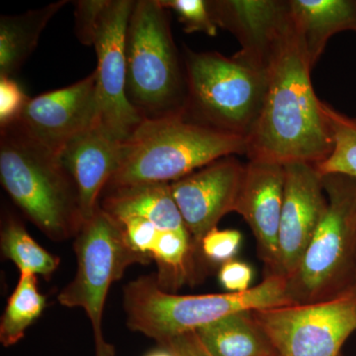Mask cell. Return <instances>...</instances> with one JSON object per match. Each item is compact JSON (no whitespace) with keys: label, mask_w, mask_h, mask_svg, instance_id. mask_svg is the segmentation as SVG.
<instances>
[{"label":"cell","mask_w":356,"mask_h":356,"mask_svg":"<svg viewBox=\"0 0 356 356\" xmlns=\"http://www.w3.org/2000/svg\"><path fill=\"white\" fill-rule=\"evenodd\" d=\"M311 70L292 28L269 67L264 107L247 139L250 161L318 165L331 156L334 137Z\"/></svg>","instance_id":"obj_1"},{"label":"cell","mask_w":356,"mask_h":356,"mask_svg":"<svg viewBox=\"0 0 356 356\" xmlns=\"http://www.w3.org/2000/svg\"><path fill=\"white\" fill-rule=\"evenodd\" d=\"M247 152L245 138L188 120L184 113L144 119L122 143L120 168L105 188L172 184L217 159Z\"/></svg>","instance_id":"obj_2"},{"label":"cell","mask_w":356,"mask_h":356,"mask_svg":"<svg viewBox=\"0 0 356 356\" xmlns=\"http://www.w3.org/2000/svg\"><path fill=\"white\" fill-rule=\"evenodd\" d=\"M0 179L14 203L48 238H76L84 221L74 178L58 154L13 124L1 129Z\"/></svg>","instance_id":"obj_3"},{"label":"cell","mask_w":356,"mask_h":356,"mask_svg":"<svg viewBox=\"0 0 356 356\" xmlns=\"http://www.w3.org/2000/svg\"><path fill=\"white\" fill-rule=\"evenodd\" d=\"M294 305L287 277L268 275L245 292L177 295L159 287L156 275L131 281L123 293L127 325L134 332L163 343L238 312Z\"/></svg>","instance_id":"obj_4"},{"label":"cell","mask_w":356,"mask_h":356,"mask_svg":"<svg viewBox=\"0 0 356 356\" xmlns=\"http://www.w3.org/2000/svg\"><path fill=\"white\" fill-rule=\"evenodd\" d=\"M188 120L248 139L259 120L269 84V69L238 53H196L184 48Z\"/></svg>","instance_id":"obj_5"},{"label":"cell","mask_w":356,"mask_h":356,"mask_svg":"<svg viewBox=\"0 0 356 356\" xmlns=\"http://www.w3.org/2000/svg\"><path fill=\"white\" fill-rule=\"evenodd\" d=\"M126 95L143 118L184 113L187 97L168 10L159 0L135 1L126 30Z\"/></svg>","instance_id":"obj_6"},{"label":"cell","mask_w":356,"mask_h":356,"mask_svg":"<svg viewBox=\"0 0 356 356\" xmlns=\"http://www.w3.org/2000/svg\"><path fill=\"white\" fill-rule=\"evenodd\" d=\"M327 207L298 268L287 280L294 305L337 298L356 285V178L323 175Z\"/></svg>","instance_id":"obj_7"},{"label":"cell","mask_w":356,"mask_h":356,"mask_svg":"<svg viewBox=\"0 0 356 356\" xmlns=\"http://www.w3.org/2000/svg\"><path fill=\"white\" fill-rule=\"evenodd\" d=\"M74 252L76 276L58 294V302L86 311L92 325L96 356H115L114 346L105 341L102 332L103 309L110 286L123 277L129 266L149 264L153 259L130 245L123 226L100 205L77 233Z\"/></svg>","instance_id":"obj_8"},{"label":"cell","mask_w":356,"mask_h":356,"mask_svg":"<svg viewBox=\"0 0 356 356\" xmlns=\"http://www.w3.org/2000/svg\"><path fill=\"white\" fill-rule=\"evenodd\" d=\"M252 314L280 356H341L356 332V287L327 301Z\"/></svg>","instance_id":"obj_9"},{"label":"cell","mask_w":356,"mask_h":356,"mask_svg":"<svg viewBox=\"0 0 356 356\" xmlns=\"http://www.w3.org/2000/svg\"><path fill=\"white\" fill-rule=\"evenodd\" d=\"M134 3L132 0H108L96 25L93 42L99 123L121 142L145 119L126 95V30Z\"/></svg>","instance_id":"obj_10"},{"label":"cell","mask_w":356,"mask_h":356,"mask_svg":"<svg viewBox=\"0 0 356 356\" xmlns=\"http://www.w3.org/2000/svg\"><path fill=\"white\" fill-rule=\"evenodd\" d=\"M98 122L99 105L93 72L72 86L29 99L13 125L58 154L70 140Z\"/></svg>","instance_id":"obj_11"},{"label":"cell","mask_w":356,"mask_h":356,"mask_svg":"<svg viewBox=\"0 0 356 356\" xmlns=\"http://www.w3.org/2000/svg\"><path fill=\"white\" fill-rule=\"evenodd\" d=\"M245 165L225 156L170 184L173 199L192 240L200 250L204 236L225 215L235 212Z\"/></svg>","instance_id":"obj_12"},{"label":"cell","mask_w":356,"mask_h":356,"mask_svg":"<svg viewBox=\"0 0 356 356\" xmlns=\"http://www.w3.org/2000/svg\"><path fill=\"white\" fill-rule=\"evenodd\" d=\"M284 201L278 248L280 273L291 277L317 231L327 207L323 175L317 166L295 163L285 165Z\"/></svg>","instance_id":"obj_13"},{"label":"cell","mask_w":356,"mask_h":356,"mask_svg":"<svg viewBox=\"0 0 356 356\" xmlns=\"http://www.w3.org/2000/svg\"><path fill=\"white\" fill-rule=\"evenodd\" d=\"M208 6L217 27L240 42L238 55L267 69L292 31L289 1L213 0Z\"/></svg>","instance_id":"obj_14"},{"label":"cell","mask_w":356,"mask_h":356,"mask_svg":"<svg viewBox=\"0 0 356 356\" xmlns=\"http://www.w3.org/2000/svg\"><path fill=\"white\" fill-rule=\"evenodd\" d=\"M285 165L267 161L245 165L242 188L235 212L248 222L257 243V254L267 276L280 273L278 236L284 201Z\"/></svg>","instance_id":"obj_15"},{"label":"cell","mask_w":356,"mask_h":356,"mask_svg":"<svg viewBox=\"0 0 356 356\" xmlns=\"http://www.w3.org/2000/svg\"><path fill=\"white\" fill-rule=\"evenodd\" d=\"M122 143L98 122L58 154L79 189L83 221L95 215L105 187L120 168Z\"/></svg>","instance_id":"obj_16"},{"label":"cell","mask_w":356,"mask_h":356,"mask_svg":"<svg viewBox=\"0 0 356 356\" xmlns=\"http://www.w3.org/2000/svg\"><path fill=\"white\" fill-rule=\"evenodd\" d=\"M289 6L293 31L312 69L334 35L356 32L355 0H290Z\"/></svg>","instance_id":"obj_17"},{"label":"cell","mask_w":356,"mask_h":356,"mask_svg":"<svg viewBox=\"0 0 356 356\" xmlns=\"http://www.w3.org/2000/svg\"><path fill=\"white\" fill-rule=\"evenodd\" d=\"M103 193L100 207L117 221L127 217H142L163 231L187 229L173 199L170 184L146 182L124 185L105 188Z\"/></svg>","instance_id":"obj_18"},{"label":"cell","mask_w":356,"mask_h":356,"mask_svg":"<svg viewBox=\"0 0 356 356\" xmlns=\"http://www.w3.org/2000/svg\"><path fill=\"white\" fill-rule=\"evenodd\" d=\"M67 3L55 2L35 10L0 17V76L14 77L38 44L51 18Z\"/></svg>","instance_id":"obj_19"},{"label":"cell","mask_w":356,"mask_h":356,"mask_svg":"<svg viewBox=\"0 0 356 356\" xmlns=\"http://www.w3.org/2000/svg\"><path fill=\"white\" fill-rule=\"evenodd\" d=\"M195 332L212 356H268L276 353L252 311L231 314Z\"/></svg>","instance_id":"obj_20"},{"label":"cell","mask_w":356,"mask_h":356,"mask_svg":"<svg viewBox=\"0 0 356 356\" xmlns=\"http://www.w3.org/2000/svg\"><path fill=\"white\" fill-rule=\"evenodd\" d=\"M44 306L46 298L39 292L36 275L20 274L0 323L1 343L6 348L17 343L26 330L41 315Z\"/></svg>","instance_id":"obj_21"},{"label":"cell","mask_w":356,"mask_h":356,"mask_svg":"<svg viewBox=\"0 0 356 356\" xmlns=\"http://www.w3.org/2000/svg\"><path fill=\"white\" fill-rule=\"evenodd\" d=\"M1 250L19 269L20 274L51 275L60 264V259L47 252L33 240L24 225L9 218L1 232Z\"/></svg>","instance_id":"obj_22"},{"label":"cell","mask_w":356,"mask_h":356,"mask_svg":"<svg viewBox=\"0 0 356 356\" xmlns=\"http://www.w3.org/2000/svg\"><path fill=\"white\" fill-rule=\"evenodd\" d=\"M324 110L334 137V149L329 158L316 165L318 172L356 178V118L341 113L325 102Z\"/></svg>","instance_id":"obj_23"},{"label":"cell","mask_w":356,"mask_h":356,"mask_svg":"<svg viewBox=\"0 0 356 356\" xmlns=\"http://www.w3.org/2000/svg\"><path fill=\"white\" fill-rule=\"evenodd\" d=\"M168 11L177 14L185 33L201 32L208 36L217 35V25L211 16L208 1L205 0H159Z\"/></svg>","instance_id":"obj_24"},{"label":"cell","mask_w":356,"mask_h":356,"mask_svg":"<svg viewBox=\"0 0 356 356\" xmlns=\"http://www.w3.org/2000/svg\"><path fill=\"white\" fill-rule=\"evenodd\" d=\"M243 236L236 229H214L209 232L201 242L200 250L206 259L211 261H232L238 254Z\"/></svg>","instance_id":"obj_25"},{"label":"cell","mask_w":356,"mask_h":356,"mask_svg":"<svg viewBox=\"0 0 356 356\" xmlns=\"http://www.w3.org/2000/svg\"><path fill=\"white\" fill-rule=\"evenodd\" d=\"M29 102L13 77L0 76V127H8L18 120Z\"/></svg>","instance_id":"obj_26"},{"label":"cell","mask_w":356,"mask_h":356,"mask_svg":"<svg viewBox=\"0 0 356 356\" xmlns=\"http://www.w3.org/2000/svg\"><path fill=\"white\" fill-rule=\"evenodd\" d=\"M125 229L130 245L140 254L152 257L161 229L149 220L142 217H127L118 221ZM153 259V257H152Z\"/></svg>","instance_id":"obj_27"},{"label":"cell","mask_w":356,"mask_h":356,"mask_svg":"<svg viewBox=\"0 0 356 356\" xmlns=\"http://www.w3.org/2000/svg\"><path fill=\"white\" fill-rule=\"evenodd\" d=\"M108 0H79L76 2V36L84 46H93L96 25Z\"/></svg>","instance_id":"obj_28"},{"label":"cell","mask_w":356,"mask_h":356,"mask_svg":"<svg viewBox=\"0 0 356 356\" xmlns=\"http://www.w3.org/2000/svg\"><path fill=\"white\" fill-rule=\"evenodd\" d=\"M254 273L245 262L232 261L222 264L219 271V281L229 293H241L250 290Z\"/></svg>","instance_id":"obj_29"},{"label":"cell","mask_w":356,"mask_h":356,"mask_svg":"<svg viewBox=\"0 0 356 356\" xmlns=\"http://www.w3.org/2000/svg\"><path fill=\"white\" fill-rule=\"evenodd\" d=\"M173 356H212L201 343L195 332H185L159 343Z\"/></svg>","instance_id":"obj_30"},{"label":"cell","mask_w":356,"mask_h":356,"mask_svg":"<svg viewBox=\"0 0 356 356\" xmlns=\"http://www.w3.org/2000/svg\"><path fill=\"white\" fill-rule=\"evenodd\" d=\"M146 356H173L172 353H170V351H168L165 350V348H163V350H154L153 353H149V355H147Z\"/></svg>","instance_id":"obj_31"},{"label":"cell","mask_w":356,"mask_h":356,"mask_svg":"<svg viewBox=\"0 0 356 356\" xmlns=\"http://www.w3.org/2000/svg\"><path fill=\"white\" fill-rule=\"evenodd\" d=\"M268 356H280V355H278L277 353H273V355H268Z\"/></svg>","instance_id":"obj_32"},{"label":"cell","mask_w":356,"mask_h":356,"mask_svg":"<svg viewBox=\"0 0 356 356\" xmlns=\"http://www.w3.org/2000/svg\"><path fill=\"white\" fill-rule=\"evenodd\" d=\"M355 287H356V285H355Z\"/></svg>","instance_id":"obj_33"}]
</instances>
